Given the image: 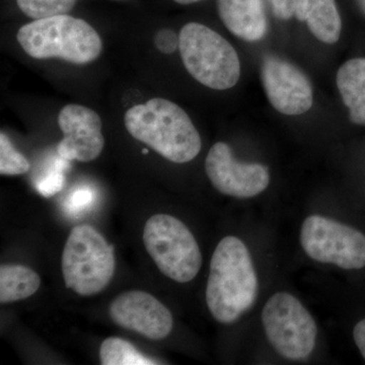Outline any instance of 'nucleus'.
Returning a JSON list of instances; mask_svg holds the SVG:
<instances>
[{"instance_id":"1","label":"nucleus","mask_w":365,"mask_h":365,"mask_svg":"<svg viewBox=\"0 0 365 365\" xmlns=\"http://www.w3.org/2000/svg\"><path fill=\"white\" fill-rule=\"evenodd\" d=\"M259 282L248 247L237 237H223L212 255L206 302L220 323H235L254 306Z\"/></svg>"},{"instance_id":"2","label":"nucleus","mask_w":365,"mask_h":365,"mask_svg":"<svg viewBox=\"0 0 365 365\" xmlns=\"http://www.w3.org/2000/svg\"><path fill=\"white\" fill-rule=\"evenodd\" d=\"M132 137L150 146L170 162H191L201 150V137L180 106L162 98L133 106L125 114Z\"/></svg>"},{"instance_id":"3","label":"nucleus","mask_w":365,"mask_h":365,"mask_svg":"<svg viewBox=\"0 0 365 365\" xmlns=\"http://www.w3.org/2000/svg\"><path fill=\"white\" fill-rule=\"evenodd\" d=\"M16 38L24 51L35 59L59 58L86 64L95 61L103 49L97 31L86 21L68 14L26 24Z\"/></svg>"},{"instance_id":"4","label":"nucleus","mask_w":365,"mask_h":365,"mask_svg":"<svg viewBox=\"0 0 365 365\" xmlns=\"http://www.w3.org/2000/svg\"><path fill=\"white\" fill-rule=\"evenodd\" d=\"M182 61L192 78L216 91L234 88L241 78V62L235 48L212 29L189 23L179 34Z\"/></svg>"},{"instance_id":"5","label":"nucleus","mask_w":365,"mask_h":365,"mask_svg":"<svg viewBox=\"0 0 365 365\" xmlns=\"http://www.w3.org/2000/svg\"><path fill=\"white\" fill-rule=\"evenodd\" d=\"M61 267L67 288L81 297L100 294L115 274L114 249L96 228L76 225L64 246Z\"/></svg>"},{"instance_id":"6","label":"nucleus","mask_w":365,"mask_h":365,"mask_svg":"<svg viewBox=\"0 0 365 365\" xmlns=\"http://www.w3.org/2000/svg\"><path fill=\"white\" fill-rule=\"evenodd\" d=\"M143 244L160 272L176 282H190L200 271L202 255L198 242L174 216H151L144 227Z\"/></svg>"},{"instance_id":"7","label":"nucleus","mask_w":365,"mask_h":365,"mask_svg":"<svg viewBox=\"0 0 365 365\" xmlns=\"http://www.w3.org/2000/svg\"><path fill=\"white\" fill-rule=\"evenodd\" d=\"M262 324L271 346L284 359L304 360L313 353L318 327L294 295L273 294L263 307Z\"/></svg>"},{"instance_id":"8","label":"nucleus","mask_w":365,"mask_h":365,"mask_svg":"<svg viewBox=\"0 0 365 365\" xmlns=\"http://www.w3.org/2000/svg\"><path fill=\"white\" fill-rule=\"evenodd\" d=\"M300 244L307 256L345 270L365 267V235L332 218L311 215L302 223Z\"/></svg>"},{"instance_id":"9","label":"nucleus","mask_w":365,"mask_h":365,"mask_svg":"<svg viewBox=\"0 0 365 365\" xmlns=\"http://www.w3.org/2000/svg\"><path fill=\"white\" fill-rule=\"evenodd\" d=\"M205 170L211 184L223 195L239 199L253 198L270 184L268 168L261 163L235 160L232 148L225 143H215L205 160Z\"/></svg>"},{"instance_id":"10","label":"nucleus","mask_w":365,"mask_h":365,"mask_svg":"<svg viewBox=\"0 0 365 365\" xmlns=\"http://www.w3.org/2000/svg\"><path fill=\"white\" fill-rule=\"evenodd\" d=\"M261 78L269 102L281 114L299 116L313 106L311 81L304 72L287 60L265 57L262 63Z\"/></svg>"},{"instance_id":"11","label":"nucleus","mask_w":365,"mask_h":365,"mask_svg":"<svg viewBox=\"0 0 365 365\" xmlns=\"http://www.w3.org/2000/svg\"><path fill=\"white\" fill-rule=\"evenodd\" d=\"M109 314L118 326L150 340L165 339L174 327L170 309L153 295L140 290L118 295L110 304Z\"/></svg>"},{"instance_id":"12","label":"nucleus","mask_w":365,"mask_h":365,"mask_svg":"<svg viewBox=\"0 0 365 365\" xmlns=\"http://www.w3.org/2000/svg\"><path fill=\"white\" fill-rule=\"evenodd\" d=\"M58 125L63 133L57 145L60 158L88 163L100 157L105 139L97 112L85 106L67 105L59 113Z\"/></svg>"},{"instance_id":"13","label":"nucleus","mask_w":365,"mask_h":365,"mask_svg":"<svg viewBox=\"0 0 365 365\" xmlns=\"http://www.w3.org/2000/svg\"><path fill=\"white\" fill-rule=\"evenodd\" d=\"M217 7L222 23L235 37L256 42L267 34L263 0H217Z\"/></svg>"},{"instance_id":"14","label":"nucleus","mask_w":365,"mask_h":365,"mask_svg":"<svg viewBox=\"0 0 365 365\" xmlns=\"http://www.w3.org/2000/svg\"><path fill=\"white\" fill-rule=\"evenodd\" d=\"M295 16L307 21L312 34L325 44L340 39L342 21L335 0H297Z\"/></svg>"},{"instance_id":"15","label":"nucleus","mask_w":365,"mask_h":365,"mask_svg":"<svg viewBox=\"0 0 365 365\" xmlns=\"http://www.w3.org/2000/svg\"><path fill=\"white\" fill-rule=\"evenodd\" d=\"M337 88L353 124L365 126V58H353L341 66Z\"/></svg>"},{"instance_id":"16","label":"nucleus","mask_w":365,"mask_h":365,"mask_svg":"<svg viewBox=\"0 0 365 365\" xmlns=\"http://www.w3.org/2000/svg\"><path fill=\"white\" fill-rule=\"evenodd\" d=\"M41 278L37 272L24 265H1L0 267V302H19L38 292Z\"/></svg>"},{"instance_id":"17","label":"nucleus","mask_w":365,"mask_h":365,"mask_svg":"<svg viewBox=\"0 0 365 365\" xmlns=\"http://www.w3.org/2000/svg\"><path fill=\"white\" fill-rule=\"evenodd\" d=\"M100 360L103 365H153L155 360L148 359L134 345L121 338L110 337L103 341L100 348Z\"/></svg>"},{"instance_id":"18","label":"nucleus","mask_w":365,"mask_h":365,"mask_svg":"<svg viewBox=\"0 0 365 365\" xmlns=\"http://www.w3.org/2000/svg\"><path fill=\"white\" fill-rule=\"evenodd\" d=\"M26 16L34 20L67 14L76 6V0H16Z\"/></svg>"},{"instance_id":"19","label":"nucleus","mask_w":365,"mask_h":365,"mask_svg":"<svg viewBox=\"0 0 365 365\" xmlns=\"http://www.w3.org/2000/svg\"><path fill=\"white\" fill-rule=\"evenodd\" d=\"M30 163L14 148L4 132L0 133V174L2 176H18L30 170Z\"/></svg>"},{"instance_id":"20","label":"nucleus","mask_w":365,"mask_h":365,"mask_svg":"<svg viewBox=\"0 0 365 365\" xmlns=\"http://www.w3.org/2000/svg\"><path fill=\"white\" fill-rule=\"evenodd\" d=\"M68 160L62 158L61 162L57 163L54 169L50 170L43 179L36 184V189L41 195L50 198L56 195L63 188L66 176L63 174L64 168L67 167Z\"/></svg>"},{"instance_id":"21","label":"nucleus","mask_w":365,"mask_h":365,"mask_svg":"<svg viewBox=\"0 0 365 365\" xmlns=\"http://www.w3.org/2000/svg\"><path fill=\"white\" fill-rule=\"evenodd\" d=\"M95 191L88 187H81L74 190L68 196L66 202V208L71 215L83 212L91 208L95 201Z\"/></svg>"},{"instance_id":"22","label":"nucleus","mask_w":365,"mask_h":365,"mask_svg":"<svg viewBox=\"0 0 365 365\" xmlns=\"http://www.w3.org/2000/svg\"><path fill=\"white\" fill-rule=\"evenodd\" d=\"M179 36L170 29L158 31L155 37V45L158 51L172 54L179 48Z\"/></svg>"},{"instance_id":"23","label":"nucleus","mask_w":365,"mask_h":365,"mask_svg":"<svg viewBox=\"0 0 365 365\" xmlns=\"http://www.w3.org/2000/svg\"><path fill=\"white\" fill-rule=\"evenodd\" d=\"M276 18L279 20H290L295 14L297 0H269Z\"/></svg>"},{"instance_id":"24","label":"nucleus","mask_w":365,"mask_h":365,"mask_svg":"<svg viewBox=\"0 0 365 365\" xmlns=\"http://www.w3.org/2000/svg\"><path fill=\"white\" fill-rule=\"evenodd\" d=\"M353 338L365 360V319L359 322L353 329Z\"/></svg>"},{"instance_id":"25","label":"nucleus","mask_w":365,"mask_h":365,"mask_svg":"<svg viewBox=\"0 0 365 365\" xmlns=\"http://www.w3.org/2000/svg\"><path fill=\"white\" fill-rule=\"evenodd\" d=\"M174 1L182 4V6H186V4H195V2L202 1V0H174Z\"/></svg>"},{"instance_id":"26","label":"nucleus","mask_w":365,"mask_h":365,"mask_svg":"<svg viewBox=\"0 0 365 365\" xmlns=\"http://www.w3.org/2000/svg\"><path fill=\"white\" fill-rule=\"evenodd\" d=\"M357 2H359V6L362 13L365 14V0H357Z\"/></svg>"},{"instance_id":"27","label":"nucleus","mask_w":365,"mask_h":365,"mask_svg":"<svg viewBox=\"0 0 365 365\" xmlns=\"http://www.w3.org/2000/svg\"><path fill=\"white\" fill-rule=\"evenodd\" d=\"M148 153V150H143V153Z\"/></svg>"}]
</instances>
